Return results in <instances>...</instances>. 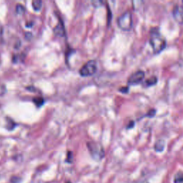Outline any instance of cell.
Segmentation results:
<instances>
[{
  "instance_id": "1",
  "label": "cell",
  "mask_w": 183,
  "mask_h": 183,
  "mask_svg": "<svg viewBox=\"0 0 183 183\" xmlns=\"http://www.w3.org/2000/svg\"><path fill=\"white\" fill-rule=\"evenodd\" d=\"M149 43L155 53H160L166 47L167 42L157 28H153L150 32Z\"/></svg>"
},
{
  "instance_id": "2",
  "label": "cell",
  "mask_w": 183,
  "mask_h": 183,
  "mask_svg": "<svg viewBox=\"0 0 183 183\" xmlns=\"http://www.w3.org/2000/svg\"><path fill=\"white\" fill-rule=\"evenodd\" d=\"M118 27L122 30L129 31L132 27V15L129 11H126L117 19Z\"/></svg>"
},
{
  "instance_id": "3",
  "label": "cell",
  "mask_w": 183,
  "mask_h": 183,
  "mask_svg": "<svg viewBox=\"0 0 183 183\" xmlns=\"http://www.w3.org/2000/svg\"><path fill=\"white\" fill-rule=\"evenodd\" d=\"M87 147H88L90 154L94 159L99 160L105 156L103 147L99 144L96 143V142H88Z\"/></svg>"
},
{
  "instance_id": "4",
  "label": "cell",
  "mask_w": 183,
  "mask_h": 183,
  "mask_svg": "<svg viewBox=\"0 0 183 183\" xmlns=\"http://www.w3.org/2000/svg\"><path fill=\"white\" fill-rule=\"evenodd\" d=\"M97 69V62L95 60H90L87 62L80 70V75L82 77H88L92 76L96 72Z\"/></svg>"
},
{
  "instance_id": "5",
  "label": "cell",
  "mask_w": 183,
  "mask_h": 183,
  "mask_svg": "<svg viewBox=\"0 0 183 183\" xmlns=\"http://www.w3.org/2000/svg\"><path fill=\"white\" fill-rule=\"evenodd\" d=\"M145 77V72L142 70H138L130 75L128 79V83L129 84L135 85L142 82Z\"/></svg>"
},
{
  "instance_id": "6",
  "label": "cell",
  "mask_w": 183,
  "mask_h": 183,
  "mask_svg": "<svg viewBox=\"0 0 183 183\" xmlns=\"http://www.w3.org/2000/svg\"><path fill=\"white\" fill-rule=\"evenodd\" d=\"M172 14L175 19L179 24H183V6L179 4L175 5L172 10Z\"/></svg>"
},
{
  "instance_id": "7",
  "label": "cell",
  "mask_w": 183,
  "mask_h": 183,
  "mask_svg": "<svg viewBox=\"0 0 183 183\" xmlns=\"http://www.w3.org/2000/svg\"><path fill=\"white\" fill-rule=\"evenodd\" d=\"M54 32L56 35L60 36V37H63L65 35V29H64V27L63 25L62 22L59 23L57 26L54 28Z\"/></svg>"
},
{
  "instance_id": "8",
  "label": "cell",
  "mask_w": 183,
  "mask_h": 183,
  "mask_svg": "<svg viewBox=\"0 0 183 183\" xmlns=\"http://www.w3.org/2000/svg\"><path fill=\"white\" fill-rule=\"evenodd\" d=\"M165 142L162 139H160L155 143V149L157 152H162L165 148Z\"/></svg>"
},
{
  "instance_id": "9",
  "label": "cell",
  "mask_w": 183,
  "mask_h": 183,
  "mask_svg": "<svg viewBox=\"0 0 183 183\" xmlns=\"http://www.w3.org/2000/svg\"><path fill=\"white\" fill-rule=\"evenodd\" d=\"M42 5V1L41 0H33L32 1V7L35 11H39L41 9Z\"/></svg>"
},
{
  "instance_id": "10",
  "label": "cell",
  "mask_w": 183,
  "mask_h": 183,
  "mask_svg": "<svg viewBox=\"0 0 183 183\" xmlns=\"http://www.w3.org/2000/svg\"><path fill=\"white\" fill-rule=\"evenodd\" d=\"M16 11H17V14H24V11H25V8L22 4H18L16 7Z\"/></svg>"
},
{
  "instance_id": "11",
  "label": "cell",
  "mask_w": 183,
  "mask_h": 183,
  "mask_svg": "<svg viewBox=\"0 0 183 183\" xmlns=\"http://www.w3.org/2000/svg\"><path fill=\"white\" fill-rule=\"evenodd\" d=\"M157 81H158V79H157L156 77H152L151 78L148 79L146 81V84L147 86H151L153 85V84H156Z\"/></svg>"
},
{
  "instance_id": "12",
  "label": "cell",
  "mask_w": 183,
  "mask_h": 183,
  "mask_svg": "<svg viewBox=\"0 0 183 183\" xmlns=\"http://www.w3.org/2000/svg\"><path fill=\"white\" fill-rule=\"evenodd\" d=\"M34 102L37 107H41L44 104V99L41 97H36L34 99Z\"/></svg>"
},
{
  "instance_id": "13",
  "label": "cell",
  "mask_w": 183,
  "mask_h": 183,
  "mask_svg": "<svg viewBox=\"0 0 183 183\" xmlns=\"http://www.w3.org/2000/svg\"><path fill=\"white\" fill-rule=\"evenodd\" d=\"M174 182H175V183H183V175L182 174H178V175L175 176Z\"/></svg>"
},
{
  "instance_id": "14",
  "label": "cell",
  "mask_w": 183,
  "mask_h": 183,
  "mask_svg": "<svg viewBox=\"0 0 183 183\" xmlns=\"http://www.w3.org/2000/svg\"><path fill=\"white\" fill-rule=\"evenodd\" d=\"M7 92V87L5 84H0V97L3 96Z\"/></svg>"
},
{
  "instance_id": "15",
  "label": "cell",
  "mask_w": 183,
  "mask_h": 183,
  "mask_svg": "<svg viewBox=\"0 0 183 183\" xmlns=\"http://www.w3.org/2000/svg\"><path fill=\"white\" fill-rule=\"evenodd\" d=\"M92 4L95 7H99L103 4V1H99V0H95V1H92Z\"/></svg>"
},
{
  "instance_id": "16",
  "label": "cell",
  "mask_w": 183,
  "mask_h": 183,
  "mask_svg": "<svg viewBox=\"0 0 183 183\" xmlns=\"http://www.w3.org/2000/svg\"><path fill=\"white\" fill-rule=\"evenodd\" d=\"M72 160H73L72 152L69 151L68 153H67V160H66V161H67V162H69V163H71V162H72Z\"/></svg>"
},
{
  "instance_id": "17",
  "label": "cell",
  "mask_w": 183,
  "mask_h": 183,
  "mask_svg": "<svg viewBox=\"0 0 183 183\" xmlns=\"http://www.w3.org/2000/svg\"><path fill=\"white\" fill-rule=\"evenodd\" d=\"M20 180H21V178L17 176H14L11 178V183H19L20 182Z\"/></svg>"
},
{
  "instance_id": "18",
  "label": "cell",
  "mask_w": 183,
  "mask_h": 183,
  "mask_svg": "<svg viewBox=\"0 0 183 183\" xmlns=\"http://www.w3.org/2000/svg\"><path fill=\"white\" fill-rule=\"evenodd\" d=\"M1 34H2V29L0 27V35H1Z\"/></svg>"
},
{
  "instance_id": "19",
  "label": "cell",
  "mask_w": 183,
  "mask_h": 183,
  "mask_svg": "<svg viewBox=\"0 0 183 183\" xmlns=\"http://www.w3.org/2000/svg\"><path fill=\"white\" fill-rule=\"evenodd\" d=\"M66 183H71V182H67Z\"/></svg>"
}]
</instances>
